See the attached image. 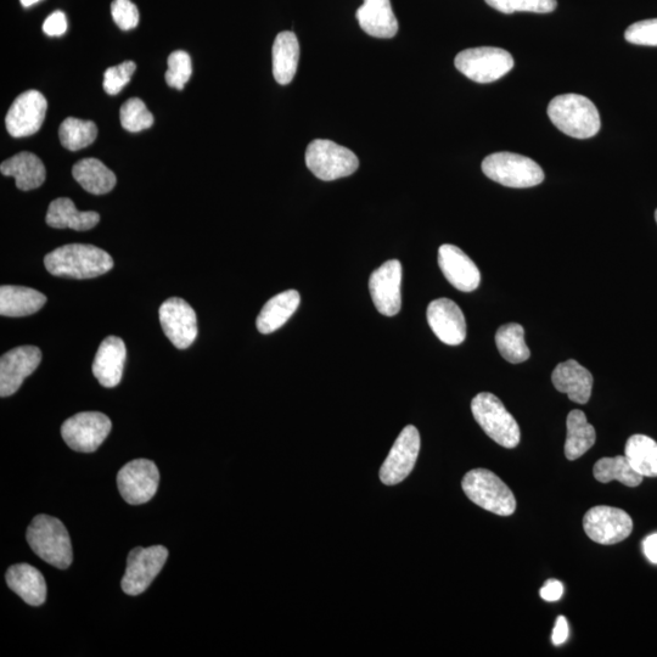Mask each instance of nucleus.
Wrapping results in <instances>:
<instances>
[{"label": "nucleus", "instance_id": "obj_46", "mask_svg": "<svg viewBox=\"0 0 657 657\" xmlns=\"http://www.w3.org/2000/svg\"><path fill=\"white\" fill-rule=\"evenodd\" d=\"M655 219H656V223H657V210L655 212Z\"/></svg>", "mask_w": 657, "mask_h": 657}, {"label": "nucleus", "instance_id": "obj_31", "mask_svg": "<svg viewBox=\"0 0 657 657\" xmlns=\"http://www.w3.org/2000/svg\"><path fill=\"white\" fill-rule=\"evenodd\" d=\"M625 456L643 477H657V442L645 435L628 438Z\"/></svg>", "mask_w": 657, "mask_h": 657}, {"label": "nucleus", "instance_id": "obj_22", "mask_svg": "<svg viewBox=\"0 0 657 657\" xmlns=\"http://www.w3.org/2000/svg\"><path fill=\"white\" fill-rule=\"evenodd\" d=\"M356 18L367 35L376 38H392L397 35L398 21L393 13L391 0H364Z\"/></svg>", "mask_w": 657, "mask_h": 657}, {"label": "nucleus", "instance_id": "obj_7", "mask_svg": "<svg viewBox=\"0 0 657 657\" xmlns=\"http://www.w3.org/2000/svg\"><path fill=\"white\" fill-rule=\"evenodd\" d=\"M306 165L320 181L333 182L355 173L359 160L345 146L327 139H316L308 145Z\"/></svg>", "mask_w": 657, "mask_h": 657}, {"label": "nucleus", "instance_id": "obj_21", "mask_svg": "<svg viewBox=\"0 0 657 657\" xmlns=\"http://www.w3.org/2000/svg\"><path fill=\"white\" fill-rule=\"evenodd\" d=\"M555 389L566 393L572 402L586 404L593 390V375L583 365L569 359L557 365L552 374Z\"/></svg>", "mask_w": 657, "mask_h": 657}, {"label": "nucleus", "instance_id": "obj_42", "mask_svg": "<svg viewBox=\"0 0 657 657\" xmlns=\"http://www.w3.org/2000/svg\"><path fill=\"white\" fill-rule=\"evenodd\" d=\"M564 594V586L563 583H561L558 580H549L544 584L543 588L541 589V597L543 600H546V602L553 603V602H558V600L563 597Z\"/></svg>", "mask_w": 657, "mask_h": 657}, {"label": "nucleus", "instance_id": "obj_33", "mask_svg": "<svg viewBox=\"0 0 657 657\" xmlns=\"http://www.w3.org/2000/svg\"><path fill=\"white\" fill-rule=\"evenodd\" d=\"M496 345L505 361L513 364L526 362L530 358V348L525 341V330L520 324L510 323L499 328Z\"/></svg>", "mask_w": 657, "mask_h": 657}, {"label": "nucleus", "instance_id": "obj_16", "mask_svg": "<svg viewBox=\"0 0 657 657\" xmlns=\"http://www.w3.org/2000/svg\"><path fill=\"white\" fill-rule=\"evenodd\" d=\"M402 265L398 260H391L375 269L369 278V291L374 306L386 317L400 313L402 307Z\"/></svg>", "mask_w": 657, "mask_h": 657}, {"label": "nucleus", "instance_id": "obj_24", "mask_svg": "<svg viewBox=\"0 0 657 657\" xmlns=\"http://www.w3.org/2000/svg\"><path fill=\"white\" fill-rule=\"evenodd\" d=\"M3 176L14 177L16 187L22 192L37 189L46 181V167L35 154L22 151L0 165Z\"/></svg>", "mask_w": 657, "mask_h": 657}, {"label": "nucleus", "instance_id": "obj_17", "mask_svg": "<svg viewBox=\"0 0 657 657\" xmlns=\"http://www.w3.org/2000/svg\"><path fill=\"white\" fill-rule=\"evenodd\" d=\"M41 361L42 352L36 346H20L5 353L0 359V396L14 395Z\"/></svg>", "mask_w": 657, "mask_h": 657}, {"label": "nucleus", "instance_id": "obj_36", "mask_svg": "<svg viewBox=\"0 0 657 657\" xmlns=\"http://www.w3.org/2000/svg\"><path fill=\"white\" fill-rule=\"evenodd\" d=\"M491 8L503 14L527 13L548 14L557 9V0H485Z\"/></svg>", "mask_w": 657, "mask_h": 657}, {"label": "nucleus", "instance_id": "obj_1", "mask_svg": "<svg viewBox=\"0 0 657 657\" xmlns=\"http://www.w3.org/2000/svg\"><path fill=\"white\" fill-rule=\"evenodd\" d=\"M47 271L55 277L92 279L114 268V260L103 249L84 244L59 247L44 258Z\"/></svg>", "mask_w": 657, "mask_h": 657}, {"label": "nucleus", "instance_id": "obj_11", "mask_svg": "<svg viewBox=\"0 0 657 657\" xmlns=\"http://www.w3.org/2000/svg\"><path fill=\"white\" fill-rule=\"evenodd\" d=\"M167 558L168 550L162 546L133 549L128 555L126 574L121 583L122 591L128 595L144 593L164 569Z\"/></svg>", "mask_w": 657, "mask_h": 657}, {"label": "nucleus", "instance_id": "obj_43", "mask_svg": "<svg viewBox=\"0 0 657 657\" xmlns=\"http://www.w3.org/2000/svg\"><path fill=\"white\" fill-rule=\"evenodd\" d=\"M567 638H569V625H567V620L564 616H559L553 630V643L557 647H560L561 644L566 642Z\"/></svg>", "mask_w": 657, "mask_h": 657}, {"label": "nucleus", "instance_id": "obj_10", "mask_svg": "<svg viewBox=\"0 0 657 657\" xmlns=\"http://www.w3.org/2000/svg\"><path fill=\"white\" fill-rule=\"evenodd\" d=\"M583 529L593 542L611 546L631 536L633 520L625 510L598 505L584 515Z\"/></svg>", "mask_w": 657, "mask_h": 657}, {"label": "nucleus", "instance_id": "obj_3", "mask_svg": "<svg viewBox=\"0 0 657 657\" xmlns=\"http://www.w3.org/2000/svg\"><path fill=\"white\" fill-rule=\"evenodd\" d=\"M27 542L46 563L65 570L72 564L69 532L63 522L49 515H37L27 529Z\"/></svg>", "mask_w": 657, "mask_h": 657}, {"label": "nucleus", "instance_id": "obj_29", "mask_svg": "<svg viewBox=\"0 0 657 657\" xmlns=\"http://www.w3.org/2000/svg\"><path fill=\"white\" fill-rule=\"evenodd\" d=\"M72 176L84 190L94 195H104L115 188V173L98 159H83L72 168Z\"/></svg>", "mask_w": 657, "mask_h": 657}, {"label": "nucleus", "instance_id": "obj_44", "mask_svg": "<svg viewBox=\"0 0 657 657\" xmlns=\"http://www.w3.org/2000/svg\"><path fill=\"white\" fill-rule=\"evenodd\" d=\"M643 550L645 557L653 564H657V533L644 539Z\"/></svg>", "mask_w": 657, "mask_h": 657}, {"label": "nucleus", "instance_id": "obj_25", "mask_svg": "<svg viewBox=\"0 0 657 657\" xmlns=\"http://www.w3.org/2000/svg\"><path fill=\"white\" fill-rule=\"evenodd\" d=\"M47 297L25 286L3 285L0 288V314L3 317H27L46 305Z\"/></svg>", "mask_w": 657, "mask_h": 657}, {"label": "nucleus", "instance_id": "obj_12", "mask_svg": "<svg viewBox=\"0 0 657 657\" xmlns=\"http://www.w3.org/2000/svg\"><path fill=\"white\" fill-rule=\"evenodd\" d=\"M160 473L154 462L137 459L126 464L117 475L121 496L128 504L139 505L153 499L159 488Z\"/></svg>", "mask_w": 657, "mask_h": 657}, {"label": "nucleus", "instance_id": "obj_5", "mask_svg": "<svg viewBox=\"0 0 657 657\" xmlns=\"http://www.w3.org/2000/svg\"><path fill=\"white\" fill-rule=\"evenodd\" d=\"M466 497L477 507L499 516L515 513L516 499L510 488L499 477L487 469H474L464 476L462 482Z\"/></svg>", "mask_w": 657, "mask_h": 657}, {"label": "nucleus", "instance_id": "obj_9", "mask_svg": "<svg viewBox=\"0 0 657 657\" xmlns=\"http://www.w3.org/2000/svg\"><path fill=\"white\" fill-rule=\"evenodd\" d=\"M112 429L111 420L99 412L73 415L61 426V435L73 451L92 453L103 445Z\"/></svg>", "mask_w": 657, "mask_h": 657}, {"label": "nucleus", "instance_id": "obj_8", "mask_svg": "<svg viewBox=\"0 0 657 657\" xmlns=\"http://www.w3.org/2000/svg\"><path fill=\"white\" fill-rule=\"evenodd\" d=\"M457 69L476 83H492L514 67V59L507 50L481 47L463 50L454 60Z\"/></svg>", "mask_w": 657, "mask_h": 657}, {"label": "nucleus", "instance_id": "obj_35", "mask_svg": "<svg viewBox=\"0 0 657 657\" xmlns=\"http://www.w3.org/2000/svg\"><path fill=\"white\" fill-rule=\"evenodd\" d=\"M120 119L122 127L132 133L145 131L154 125L153 114L139 98L128 99L121 106Z\"/></svg>", "mask_w": 657, "mask_h": 657}, {"label": "nucleus", "instance_id": "obj_23", "mask_svg": "<svg viewBox=\"0 0 657 657\" xmlns=\"http://www.w3.org/2000/svg\"><path fill=\"white\" fill-rule=\"evenodd\" d=\"M5 578L11 591L18 594L26 604L41 606L46 603L47 583L36 567L28 564L13 565L9 567Z\"/></svg>", "mask_w": 657, "mask_h": 657}, {"label": "nucleus", "instance_id": "obj_32", "mask_svg": "<svg viewBox=\"0 0 657 657\" xmlns=\"http://www.w3.org/2000/svg\"><path fill=\"white\" fill-rule=\"evenodd\" d=\"M594 477L602 484L619 481L627 487H637L642 484L644 477L633 469L628 459L622 456L602 458L598 460L593 469Z\"/></svg>", "mask_w": 657, "mask_h": 657}, {"label": "nucleus", "instance_id": "obj_6", "mask_svg": "<svg viewBox=\"0 0 657 657\" xmlns=\"http://www.w3.org/2000/svg\"><path fill=\"white\" fill-rule=\"evenodd\" d=\"M482 171L492 181L509 188H532L544 181V172L536 161L507 151L487 156Z\"/></svg>", "mask_w": 657, "mask_h": 657}, {"label": "nucleus", "instance_id": "obj_38", "mask_svg": "<svg viewBox=\"0 0 657 657\" xmlns=\"http://www.w3.org/2000/svg\"><path fill=\"white\" fill-rule=\"evenodd\" d=\"M136 70L137 65L133 61H125L120 65L109 67L104 73L105 92L110 95L119 94L131 82Z\"/></svg>", "mask_w": 657, "mask_h": 657}, {"label": "nucleus", "instance_id": "obj_30", "mask_svg": "<svg viewBox=\"0 0 657 657\" xmlns=\"http://www.w3.org/2000/svg\"><path fill=\"white\" fill-rule=\"evenodd\" d=\"M566 426L565 456L569 460H577L594 446L597 434L594 426L588 423L586 414L578 409L570 412Z\"/></svg>", "mask_w": 657, "mask_h": 657}, {"label": "nucleus", "instance_id": "obj_37", "mask_svg": "<svg viewBox=\"0 0 657 657\" xmlns=\"http://www.w3.org/2000/svg\"><path fill=\"white\" fill-rule=\"evenodd\" d=\"M167 65L165 78L168 86L183 91L193 72L190 55L183 50H177L168 56Z\"/></svg>", "mask_w": 657, "mask_h": 657}, {"label": "nucleus", "instance_id": "obj_34", "mask_svg": "<svg viewBox=\"0 0 657 657\" xmlns=\"http://www.w3.org/2000/svg\"><path fill=\"white\" fill-rule=\"evenodd\" d=\"M98 137V127L93 121L69 117L59 128L61 145L70 151H78L92 145Z\"/></svg>", "mask_w": 657, "mask_h": 657}, {"label": "nucleus", "instance_id": "obj_28", "mask_svg": "<svg viewBox=\"0 0 657 657\" xmlns=\"http://www.w3.org/2000/svg\"><path fill=\"white\" fill-rule=\"evenodd\" d=\"M273 76L286 86L294 80L300 60V44L294 32L279 33L273 44Z\"/></svg>", "mask_w": 657, "mask_h": 657}, {"label": "nucleus", "instance_id": "obj_15", "mask_svg": "<svg viewBox=\"0 0 657 657\" xmlns=\"http://www.w3.org/2000/svg\"><path fill=\"white\" fill-rule=\"evenodd\" d=\"M48 108L47 99L38 91H27L19 95L10 106L5 126L11 137L33 136L41 129Z\"/></svg>", "mask_w": 657, "mask_h": 657}, {"label": "nucleus", "instance_id": "obj_39", "mask_svg": "<svg viewBox=\"0 0 657 657\" xmlns=\"http://www.w3.org/2000/svg\"><path fill=\"white\" fill-rule=\"evenodd\" d=\"M625 38L636 46L657 47V19L636 22L627 28Z\"/></svg>", "mask_w": 657, "mask_h": 657}, {"label": "nucleus", "instance_id": "obj_18", "mask_svg": "<svg viewBox=\"0 0 657 657\" xmlns=\"http://www.w3.org/2000/svg\"><path fill=\"white\" fill-rule=\"evenodd\" d=\"M426 316L431 330L443 344H463L466 338V322L464 313L456 302L449 299L432 301Z\"/></svg>", "mask_w": 657, "mask_h": 657}, {"label": "nucleus", "instance_id": "obj_19", "mask_svg": "<svg viewBox=\"0 0 657 657\" xmlns=\"http://www.w3.org/2000/svg\"><path fill=\"white\" fill-rule=\"evenodd\" d=\"M438 266L454 288L471 292L479 288L481 273L474 261L454 245H442L438 250Z\"/></svg>", "mask_w": 657, "mask_h": 657}, {"label": "nucleus", "instance_id": "obj_14", "mask_svg": "<svg viewBox=\"0 0 657 657\" xmlns=\"http://www.w3.org/2000/svg\"><path fill=\"white\" fill-rule=\"evenodd\" d=\"M159 314L167 339L178 350H185L193 345L198 336V318L188 302L179 297H171L162 303Z\"/></svg>", "mask_w": 657, "mask_h": 657}, {"label": "nucleus", "instance_id": "obj_45", "mask_svg": "<svg viewBox=\"0 0 657 657\" xmlns=\"http://www.w3.org/2000/svg\"><path fill=\"white\" fill-rule=\"evenodd\" d=\"M21 4L24 5L25 8L32 7V5L37 4L38 2H41V0H20Z\"/></svg>", "mask_w": 657, "mask_h": 657}, {"label": "nucleus", "instance_id": "obj_13", "mask_svg": "<svg viewBox=\"0 0 657 657\" xmlns=\"http://www.w3.org/2000/svg\"><path fill=\"white\" fill-rule=\"evenodd\" d=\"M420 452V434L413 425H408L398 436L383 466L380 480L386 486L401 484L412 473Z\"/></svg>", "mask_w": 657, "mask_h": 657}, {"label": "nucleus", "instance_id": "obj_4", "mask_svg": "<svg viewBox=\"0 0 657 657\" xmlns=\"http://www.w3.org/2000/svg\"><path fill=\"white\" fill-rule=\"evenodd\" d=\"M471 412L481 429L499 446L508 449L519 446L521 432L518 421L497 396L488 392L479 393L471 402Z\"/></svg>", "mask_w": 657, "mask_h": 657}, {"label": "nucleus", "instance_id": "obj_2", "mask_svg": "<svg viewBox=\"0 0 657 657\" xmlns=\"http://www.w3.org/2000/svg\"><path fill=\"white\" fill-rule=\"evenodd\" d=\"M548 116L559 131L576 139L594 137L602 125L597 106L580 94L554 98L548 106Z\"/></svg>", "mask_w": 657, "mask_h": 657}, {"label": "nucleus", "instance_id": "obj_20", "mask_svg": "<svg viewBox=\"0 0 657 657\" xmlns=\"http://www.w3.org/2000/svg\"><path fill=\"white\" fill-rule=\"evenodd\" d=\"M127 350L117 336H108L99 346L93 362V374L101 386L112 389L121 383Z\"/></svg>", "mask_w": 657, "mask_h": 657}, {"label": "nucleus", "instance_id": "obj_40", "mask_svg": "<svg viewBox=\"0 0 657 657\" xmlns=\"http://www.w3.org/2000/svg\"><path fill=\"white\" fill-rule=\"evenodd\" d=\"M112 19L122 31H129L139 24V11L131 0H114L111 4Z\"/></svg>", "mask_w": 657, "mask_h": 657}, {"label": "nucleus", "instance_id": "obj_41", "mask_svg": "<svg viewBox=\"0 0 657 657\" xmlns=\"http://www.w3.org/2000/svg\"><path fill=\"white\" fill-rule=\"evenodd\" d=\"M67 30L66 16L63 11H54L43 24V31L50 37L63 36Z\"/></svg>", "mask_w": 657, "mask_h": 657}, {"label": "nucleus", "instance_id": "obj_26", "mask_svg": "<svg viewBox=\"0 0 657 657\" xmlns=\"http://www.w3.org/2000/svg\"><path fill=\"white\" fill-rule=\"evenodd\" d=\"M46 221L52 228H70L77 232H86L97 226L100 215L94 211H78L72 200L59 198L50 202Z\"/></svg>", "mask_w": 657, "mask_h": 657}, {"label": "nucleus", "instance_id": "obj_27", "mask_svg": "<svg viewBox=\"0 0 657 657\" xmlns=\"http://www.w3.org/2000/svg\"><path fill=\"white\" fill-rule=\"evenodd\" d=\"M301 296L296 290H286L272 297L257 317V329L261 334H272L282 328L299 308Z\"/></svg>", "mask_w": 657, "mask_h": 657}]
</instances>
